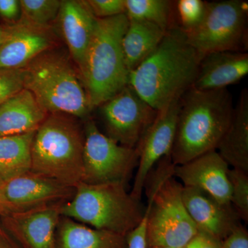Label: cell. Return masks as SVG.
Returning <instances> with one entry per match:
<instances>
[{
  "label": "cell",
  "mask_w": 248,
  "mask_h": 248,
  "mask_svg": "<svg viewBox=\"0 0 248 248\" xmlns=\"http://www.w3.org/2000/svg\"><path fill=\"white\" fill-rule=\"evenodd\" d=\"M248 73L247 52H214L202 58L192 88L200 91L227 89Z\"/></svg>",
  "instance_id": "obj_18"
},
{
  "label": "cell",
  "mask_w": 248,
  "mask_h": 248,
  "mask_svg": "<svg viewBox=\"0 0 248 248\" xmlns=\"http://www.w3.org/2000/svg\"><path fill=\"white\" fill-rule=\"evenodd\" d=\"M56 248H128L126 236L96 229L61 216L55 232Z\"/></svg>",
  "instance_id": "obj_21"
},
{
  "label": "cell",
  "mask_w": 248,
  "mask_h": 248,
  "mask_svg": "<svg viewBox=\"0 0 248 248\" xmlns=\"http://www.w3.org/2000/svg\"><path fill=\"white\" fill-rule=\"evenodd\" d=\"M228 177L231 186V203L241 221H248V174L230 169Z\"/></svg>",
  "instance_id": "obj_26"
},
{
  "label": "cell",
  "mask_w": 248,
  "mask_h": 248,
  "mask_svg": "<svg viewBox=\"0 0 248 248\" xmlns=\"http://www.w3.org/2000/svg\"><path fill=\"white\" fill-rule=\"evenodd\" d=\"M24 88L48 114L84 118L93 110L81 76L65 55L51 49L24 68Z\"/></svg>",
  "instance_id": "obj_7"
},
{
  "label": "cell",
  "mask_w": 248,
  "mask_h": 248,
  "mask_svg": "<svg viewBox=\"0 0 248 248\" xmlns=\"http://www.w3.org/2000/svg\"><path fill=\"white\" fill-rule=\"evenodd\" d=\"M216 151L231 169L248 174V91H241L231 122Z\"/></svg>",
  "instance_id": "obj_20"
},
{
  "label": "cell",
  "mask_w": 248,
  "mask_h": 248,
  "mask_svg": "<svg viewBox=\"0 0 248 248\" xmlns=\"http://www.w3.org/2000/svg\"></svg>",
  "instance_id": "obj_37"
},
{
  "label": "cell",
  "mask_w": 248,
  "mask_h": 248,
  "mask_svg": "<svg viewBox=\"0 0 248 248\" xmlns=\"http://www.w3.org/2000/svg\"><path fill=\"white\" fill-rule=\"evenodd\" d=\"M48 112L24 89L0 104V138L35 131Z\"/></svg>",
  "instance_id": "obj_19"
},
{
  "label": "cell",
  "mask_w": 248,
  "mask_h": 248,
  "mask_svg": "<svg viewBox=\"0 0 248 248\" xmlns=\"http://www.w3.org/2000/svg\"><path fill=\"white\" fill-rule=\"evenodd\" d=\"M24 68L0 71V104L24 89Z\"/></svg>",
  "instance_id": "obj_28"
},
{
  "label": "cell",
  "mask_w": 248,
  "mask_h": 248,
  "mask_svg": "<svg viewBox=\"0 0 248 248\" xmlns=\"http://www.w3.org/2000/svg\"><path fill=\"white\" fill-rule=\"evenodd\" d=\"M230 169L229 165L215 150L186 164L174 166L173 174L184 187L200 189L220 203L231 204Z\"/></svg>",
  "instance_id": "obj_14"
},
{
  "label": "cell",
  "mask_w": 248,
  "mask_h": 248,
  "mask_svg": "<svg viewBox=\"0 0 248 248\" xmlns=\"http://www.w3.org/2000/svg\"><path fill=\"white\" fill-rule=\"evenodd\" d=\"M20 20L38 27H49L58 18L61 1L21 0Z\"/></svg>",
  "instance_id": "obj_25"
},
{
  "label": "cell",
  "mask_w": 248,
  "mask_h": 248,
  "mask_svg": "<svg viewBox=\"0 0 248 248\" xmlns=\"http://www.w3.org/2000/svg\"><path fill=\"white\" fill-rule=\"evenodd\" d=\"M146 209L120 183H79L72 200L61 206L62 216L96 229L127 235L139 226Z\"/></svg>",
  "instance_id": "obj_6"
},
{
  "label": "cell",
  "mask_w": 248,
  "mask_h": 248,
  "mask_svg": "<svg viewBox=\"0 0 248 248\" xmlns=\"http://www.w3.org/2000/svg\"><path fill=\"white\" fill-rule=\"evenodd\" d=\"M75 192L76 187L30 171L3 183L0 216L66 203L72 200Z\"/></svg>",
  "instance_id": "obj_11"
},
{
  "label": "cell",
  "mask_w": 248,
  "mask_h": 248,
  "mask_svg": "<svg viewBox=\"0 0 248 248\" xmlns=\"http://www.w3.org/2000/svg\"><path fill=\"white\" fill-rule=\"evenodd\" d=\"M167 31L145 21L130 20L122 40V49L129 73L146 60L164 39Z\"/></svg>",
  "instance_id": "obj_22"
},
{
  "label": "cell",
  "mask_w": 248,
  "mask_h": 248,
  "mask_svg": "<svg viewBox=\"0 0 248 248\" xmlns=\"http://www.w3.org/2000/svg\"><path fill=\"white\" fill-rule=\"evenodd\" d=\"M0 16L11 22H19L22 16L20 1L0 0Z\"/></svg>",
  "instance_id": "obj_33"
},
{
  "label": "cell",
  "mask_w": 248,
  "mask_h": 248,
  "mask_svg": "<svg viewBox=\"0 0 248 248\" xmlns=\"http://www.w3.org/2000/svg\"><path fill=\"white\" fill-rule=\"evenodd\" d=\"M129 24L126 15L97 19L84 68L80 73L92 109L128 84L122 40Z\"/></svg>",
  "instance_id": "obj_4"
},
{
  "label": "cell",
  "mask_w": 248,
  "mask_h": 248,
  "mask_svg": "<svg viewBox=\"0 0 248 248\" xmlns=\"http://www.w3.org/2000/svg\"><path fill=\"white\" fill-rule=\"evenodd\" d=\"M63 203L1 215V226L21 248H56L55 232Z\"/></svg>",
  "instance_id": "obj_13"
},
{
  "label": "cell",
  "mask_w": 248,
  "mask_h": 248,
  "mask_svg": "<svg viewBox=\"0 0 248 248\" xmlns=\"http://www.w3.org/2000/svg\"><path fill=\"white\" fill-rule=\"evenodd\" d=\"M125 15L130 20L151 22L166 31L178 26L175 19V1L125 0Z\"/></svg>",
  "instance_id": "obj_24"
},
{
  "label": "cell",
  "mask_w": 248,
  "mask_h": 248,
  "mask_svg": "<svg viewBox=\"0 0 248 248\" xmlns=\"http://www.w3.org/2000/svg\"><path fill=\"white\" fill-rule=\"evenodd\" d=\"M180 99L157 111L155 120L137 146L140 160L130 192L136 200H141L146 178L155 165L170 155L180 110Z\"/></svg>",
  "instance_id": "obj_12"
},
{
  "label": "cell",
  "mask_w": 248,
  "mask_h": 248,
  "mask_svg": "<svg viewBox=\"0 0 248 248\" xmlns=\"http://www.w3.org/2000/svg\"><path fill=\"white\" fill-rule=\"evenodd\" d=\"M3 185V182H1V180H0V197H1V187H2Z\"/></svg>",
  "instance_id": "obj_36"
},
{
  "label": "cell",
  "mask_w": 248,
  "mask_h": 248,
  "mask_svg": "<svg viewBox=\"0 0 248 248\" xmlns=\"http://www.w3.org/2000/svg\"><path fill=\"white\" fill-rule=\"evenodd\" d=\"M234 109L228 89L191 88L180 99L170 159L174 166L215 151L226 133Z\"/></svg>",
  "instance_id": "obj_2"
},
{
  "label": "cell",
  "mask_w": 248,
  "mask_h": 248,
  "mask_svg": "<svg viewBox=\"0 0 248 248\" xmlns=\"http://www.w3.org/2000/svg\"><path fill=\"white\" fill-rule=\"evenodd\" d=\"M147 219L148 213L146 210L141 223L126 236L128 248H148L146 241Z\"/></svg>",
  "instance_id": "obj_30"
},
{
  "label": "cell",
  "mask_w": 248,
  "mask_h": 248,
  "mask_svg": "<svg viewBox=\"0 0 248 248\" xmlns=\"http://www.w3.org/2000/svg\"><path fill=\"white\" fill-rule=\"evenodd\" d=\"M145 182L148 196V248H184L198 230L183 201V186L174 177L170 155L160 160Z\"/></svg>",
  "instance_id": "obj_3"
},
{
  "label": "cell",
  "mask_w": 248,
  "mask_h": 248,
  "mask_svg": "<svg viewBox=\"0 0 248 248\" xmlns=\"http://www.w3.org/2000/svg\"><path fill=\"white\" fill-rule=\"evenodd\" d=\"M0 248H21L0 225Z\"/></svg>",
  "instance_id": "obj_34"
},
{
  "label": "cell",
  "mask_w": 248,
  "mask_h": 248,
  "mask_svg": "<svg viewBox=\"0 0 248 248\" xmlns=\"http://www.w3.org/2000/svg\"><path fill=\"white\" fill-rule=\"evenodd\" d=\"M8 28L6 29H3L0 27V47L2 45L3 42L6 38V35H7Z\"/></svg>",
  "instance_id": "obj_35"
},
{
  "label": "cell",
  "mask_w": 248,
  "mask_h": 248,
  "mask_svg": "<svg viewBox=\"0 0 248 248\" xmlns=\"http://www.w3.org/2000/svg\"><path fill=\"white\" fill-rule=\"evenodd\" d=\"M83 175L81 182L95 184L120 183L126 185L138 168V148L122 146L101 133L94 121L84 128Z\"/></svg>",
  "instance_id": "obj_9"
},
{
  "label": "cell",
  "mask_w": 248,
  "mask_h": 248,
  "mask_svg": "<svg viewBox=\"0 0 248 248\" xmlns=\"http://www.w3.org/2000/svg\"><path fill=\"white\" fill-rule=\"evenodd\" d=\"M84 141L73 117L48 114L32 140L31 172L76 187L82 180Z\"/></svg>",
  "instance_id": "obj_5"
},
{
  "label": "cell",
  "mask_w": 248,
  "mask_h": 248,
  "mask_svg": "<svg viewBox=\"0 0 248 248\" xmlns=\"http://www.w3.org/2000/svg\"><path fill=\"white\" fill-rule=\"evenodd\" d=\"M184 248H221V241L208 233L198 231Z\"/></svg>",
  "instance_id": "obj_32"
},
{
  "label": "cell",
  "mask_w": 248,
  "mask_h": 248,
  "mask_svg": "<svg viewBox=\"0 0 248 248\" xmlns=\"http://www.w3.org/2000/svg\"><path fill=\"white\" fill-rule=\"evenodd\" d=\"M35 131L0 138V180L3 183L31 170Z\"/></svg>",
  "instance_id": "obj_23"
},
{
  "label": "cell",
  "mask_w": 248,
  "mask_h": 248,
  "mask_svg": "<svg viewBox=\"0 0 248 248\" xmlns=\"http://www.w3.org/2000/svg\"><path fill=\"white\" fill-rule=\"evenodd\" d=\"M55 44L50 27H38L19 20L8 27L7 35L0 47V71L20 69Z\"/></svg>",
  "instance_id": "obj_15"
},
{
  "label": "cell",
  "mask_w": 248,
  "mask_h": 248,
  "mask_svg": "<svg viewBox=\"0 0 248 248\" xmlns=\"http://www.w3.org/2000/svg\"><path fill=\"white\" fill-rule=\"evenodd\" d=\"M248 11L241 0L207 1L203 21L185 32L187 42L203 58L214 52H246Z\"/></svg>",
  "instance_id": "obj_8"
},
{
  "label": "cell",
  "mask_w": 248,
  "mask_h": 248,
  "mask_svg": "<svg viewBox=\"0 0 248 248\" xmlns=\"http://www.w3.org/2000/svg\"><path fill=\"white\" fill-rule=\"evenodd\" d=\"M202 58L185 32L173 27L156 50L130 72L128 84L153 108L162 110L192 87Z\"/></svg>",
  "instance_id": "obj_1"
},
{
  "label": "cell",
  "mask_w": 248,
  "mask_h": 248,
  "mask_svg": "<svg viewBox=\"0 0 248 248\" xmlns=\"http://www.w3.org/2000/svg\"><path fill=\"white\" fill-rule=\"evenodd\" d=\"M221 248H248V232L242 224L221 241Z\"/></svg>",
  "instance_id": "obj_31"
},
{
  "label": "cell",
  "mask_w": 248,
  "mask_h": 248,
  "mask_svg": "<svg viewBox=\"0 0 248 248\" xmlns=\"http://www.w3.org/2000/svg\"><path fill=\"white\" fill-rule=\"evenodd\" d=\"M207 1L202 0H179L175 1L178 26L184 32L196 29L203 21Z\"/></svg>",
  "instance_id": "obj_27"
},
{
  "label": "cell",
  "mask_w": 248,
  "mask_h": 248,
  "mask_svg": "<svg viewBox=\"0 0 248 248\" xmlns=\"http://www.w3.org/2000/svg\"><path fill=\"white\" fill-rule=\"evenodd\" d=\"M99 107L106 135L131 148H137L157 115L129 84Z\"/></svg>",
  "instance_id": "obj_10"
},
{
  "label": "cell",
  "mask_w": 248,
  "mask_h": 248,
  "mask_svg": "<svg viewBox=\"0 0 248 248\" xmlns=\"http://www.w3.org/2000/svg\"><path fill=\"white\" fill-rule=\"evenodd\" d=\"M183 201L197 230L222 241L241 225L231 204L220 203L200 189L183 187Z\"/></svg>",
  "instance_id": "obj_16"
},
{
  "label": "cell",
  "mask_w": 248,
  "mask_h": 248,
  "mask_svg": "<svg viewBox=\"0 0 248 248\" xmlns=\"http://www.w3.org/2000/svg\"><path fill=\"white\" fill-rule=\"evenodd\" d=\"M86 1L97 19H106L125 14V0H88Z\"/></svg>",
  "instance_id": "obj_29"
},
{
  "label": "cell",
  "mask_w": 248,
  "mask_h": 248,
  "mask_svg": "<svg viewBox=\"0 0 248 248\" xmlns=\"http://www.w3.org/2000/svg\"><path fill=\"white\" fill-rule=\"evenodd\" d=\"M58 17L70 55L80 73L84 68L97 18L86 1L78 0L61 1Z\"/></svg>",
  "instance_id": "obj_17"
}]
</instances>
